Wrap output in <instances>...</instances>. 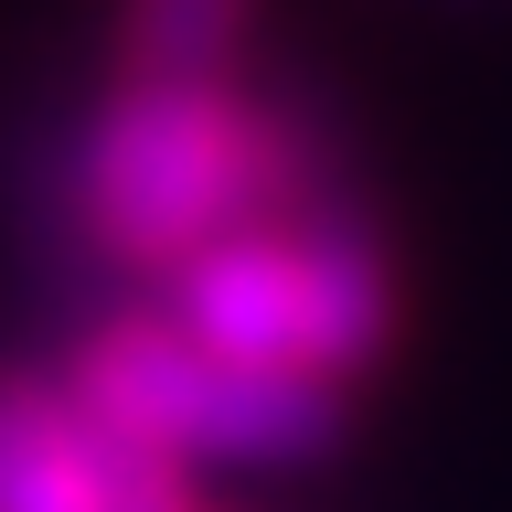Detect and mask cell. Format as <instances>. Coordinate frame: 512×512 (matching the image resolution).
<instances>
[{
	"mask_svg": "<svg viewBox=\"0 0 512 512\" xmlns=\"http://www.w3.org/2000/svg\"><path fill=\"white\" fill-rule=\"evenodd\" d=\"M288 203H320V118L246 75L107 86L64 150V224L96 267L150 288Z\"/></svg>",
	"mask_w": 512,
	"mask_h": 512,
	"instance_id": "1",
	"label": "cell"
},
{
	"mask_svg": "<svg viewBox=\"0 0 512 512\" xmlns=\"http://www.w3.org/2000/svg\"><path fill=\"white\" fill-rule=\"evenodd\" d=\"M150 299L182 320L192 342L235 352V363H256V374H278V384H310V395H352L406 342L395 235L374 214L331 203V192L246 224V235H224V246H203Z\"/></svg>",
	"mask_w": 512,
	"mask_h": 512,
	"instance_id": "2",
	"label": "cell"
},
{
	"mask_svg": "<svg viewBox=\"0 0 512 512\" xmlns=\"http://www.w3.org/2000/svg\"><path fill=\"white\" fill-rule=\"evenodd\" d=\"M64 384L86 395V416L118 448H139L150 470L203 480V470H320L352 438V395H310L235 363V352L192 342L182 320L139 299L107 310L86 342L64 352Z\"/></svg>",
	"mask_w": 512,
	"mask_h": 512,
	"instance_id": "3",
	"label": "cell"
},
{
	"mask_svg": "<svg viewBox=\"0 0 512 512\" xmlns=\"http://www.w3.org/2000/svg\"><path fill=\"white\" fill-rule=\"evenodd\" d=\"M182 491L192 480L107 438L64 374L0 363V512H171Z\"/></svg>",
	"mask_w": 512,
	"mask_h": 512,
	"instance_id": "4",
	"label": "cell"
},
{
	"mask_svg": "<svg viewBox=\"0 0 512 512\" xmlns=\"http://www.w3.org/2000/svg\"><path fill=\"white\" fill-rule=\"evenodd\" d=\"M267 0H118L107 22V86H214L246 75Z\"/></svg>",
	"mask_w": 512,
	"mask_h": 512,
	"instance_id": "5",
	"label": "cell"
},
{
	"mask_svg": "<svg viewBox=\"0 0 512 512\" xmlns=\"http://www.w3.org/2000/svg\"><path fill=\"white\" fill-rule=\"evenodd\" d=\"M427 11H448V22H502L512 0H427Z\"/></svg>",
	"mask_w": 512,
	"mask_h": 512,
	"instance_id": "6",
	"label": "cell"
},
{
	"mask_svg": "<svg viewBox=\"0 0 512 512\" xmlns=\"http://www.w3.org/2000/svg\"><path fill=\"white\" fill-rule=\"evenodd\" d=\"M171 512H214V502H192V491H182V502H171Z\"/></svg>",
	"mask_w": 512,
	"mask_h": 512,
	"instance_id": "7",
	"label": "cell"
}]
</instances>
